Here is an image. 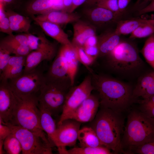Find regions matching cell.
I'll list each match as a JSON object with an SVG mask.
<instances>
[{
  "label": "cell",
  "instance_id": "1",
  "mask_svg": "<svg viewBox=\"0 0 154 154\" xmlns=\"http://www.w3.org/2000/svg\"><path fill=\"white\" fill-rule=\"evenodd\" d=\"M94 90L98 93L100 108L122 112L127 110L134 99L133 89L129 84L102 74L89 71Z\"/></svg>",
  "mask_w": 154,
  "mask_h": 154
},
{
  "label": "cell",
  "instance_id": "2",
  "mask_svg": "<svg viewBox=\"0 0 154 154\" xmlns=\"http://www.w3.org/2000/svg\"><path fill=\"white\" fill-rule=\"evenodd\" d=\"M121 112L100 108L90 127L94 130L102 144L114 153H122L121 139L124 129V119Z\"/></svg>",
  "mask_w": 154,
  "mask_h": 154
},
{
  "label": "cell",
  "instance_id": "3",
  "mask_svg": "<svg viewBox=\"0 0 154 154\" xmlns=\"http://www.w3.org/2000/svg\"><path fill=\"white\" fill-rule=\"evenodd\" d=\"M154 141V118L140 110L128 114L121 143L122 153L131 154L136 147Z\"/></svg>",
  "mask_w": 154,
  "mask_h": 154
},
{
  "label": "cell",
  "instance_id": "4",
  "mask_svg": "<svg viewBox=\"0 0 154 154\" xmlns=\"http://www.w3.org/2000/svg\"><path fill=\"white\" fill-rule=\"evenodd\" d=\"M106 56L108 67L123 78H130L139 76L144 65L137 47L127 41H120Z\"/></svg>",
  "mask_w": 154,
  "mask_h": 154
},
{
  "label": "cell",
  "instance_id": "5",
  "mask_svg": "<svg viewBox=\"0 0 154 154\" xmlns=\"http://www.w3.org/2000/svg\"><path fill=\"white\" fill-rule=\"evenodd\" d=\"M15 94L16 101L10 123L20 126L31 131L52 145L40 125L38 96L36 94L22 95Z\"/></svg>",
  "mask_w": 154,
  "mask_h": 154
},
{
  "label": "cell",
  "instance_id": "6",
  "mask_svg": "<svg viewBox=\"0 0 154 154\" xmlns=\"http://www.w3.org/2000/svg\"><path fill=\"white\" fill-rule=\"evenodd\" d=\"M72 86L70 79L51 80L45 78L38 96L39 104L52 116H58L62 113L67 95Z\"/></svg>",
  "mask_w": 154,
  "mask_h": 154
},
{
  "label": "cell",
  "instance_id": "7",
  "mask_svg": "<svg viewBox=\"0 0 154 154\" xmlns=\"http://www.w3.org/2000/svg\"><path fill=\"white\" fill-rule=\"evenodd\" d=\"M2 122L9 127L12 133L20 141L22 154H52V145L35 133L19 125Z\"/></svg>",
  "mask_w": 154,
  "mask_h": 154
},
{
  "label": "cell",
  "instance_id": "8",
  "mask_svg": "<svg viewBox=\"0 0 154 154\" xmlns=\"http://www.w3.org/2000/svg\"><path fill=\"white\" fill-rule=\"evenodd\" d=\"M43 67L38 66L31 70L23 73L18 77L8 80L14 92L19 95L36 94L39 92L45 81Z\"/></svg>",
  "mask_w": 154,
  "mask_h": 154
},
{
  "label": "cell",
  "instance_id": "9",
  "mask_svg": "<svg viewBox=\"0 0 154 154\" xmlns=\"http://www.w3.org/2000/svg\"><path fill=\"white\" fill-rule=\"evenodd\" d=\"M94 90L90 74L86 76L78 85L72 86L67 95L57 126L66 119L70 114L88 98Z\"/></svg>",
  "mask_w": 154,
  "mask_h": 154
},
{
  "label": "cell",
  "instance_id": "10",
  "mask_svg": "<svg viewBox=\"0 0 154 154\" xmlns=\"http://www.w3.org/2000/svg\"><path fill=\"white\" fill-rule=\"evenodd\" d=\"M38 36L39 42L38 47L26 56L23 73L35 68L43 61H50L56 55V44L49 41L42 33L40 34Z\"/></svg>",
  "mask_w": 154,
  "mask_h": 154
},
{
  "label": "cell",
  "instance_id": "11",
  "mask_svg": "<svg viewBox=\"0 0 154 154\" xmlns=\"http://www.w3.org/2000/svg\"><path fill=\"white\" fill-rule=\"evenodd\" d=\"M81 123L68 119L57 126L52 143L58 149L74 145L78 139Z\"/></svg>",
  "mask_w": 154,
  "mask_h": 154
},
{
  "label": "cell",
  "instance_id": "12",
  "mask_svg": "<svg viewBox=\"0 0 154 154\" xmlns=\"http://www.w3.org/2000/svg\"><path fill=\"white\" fill-rule=\"evenodd\" d=\"M0 81V119L3 123H10L16 101V95L8 80Z\"/></svg>",
  "mask_w": 154,
  "mask_h": 154
},
{
  "label": "cell",
  "instance_id": "13",
  "mask_svg": "<svg viewBox=\"0 0 154 154\" xmlns=\"http://www.w3.org/2000/svg\"><path fill=\"white\" fill-rule=\"evenodd\" d=\"M100 106L98 96L91 93L78 107L70 114L66 119H73L81 123L90 122L95 118Z\"/></svg>",
  "mask_w": 154,
  "mask_h": 154
},
{
  "label": "cell",
  "instance_id": "14",
  "mask_svg": "<svg viewBox=\"0 0 154 154\" xmlns=\"http://www.w3.org/2000/svg\"><path fill=\"white\" fill-rule=\"evenodd\" d=\"M84 12L89 22L95 27L109 23L119 17L110 10L97 6L87 7Z\"/></svg>",
  "mask_w": 154,
  "mask_h": 154
},
{
  "label": "cell",
  "instance_id": "15",
  "mask_svg": "<svg viewBox=\"0 0 154 154\" xmlns=\"http://www.w3.org/2000/svg\"><path fill=\"white\" fill-rule=\"evenodd\" d=\"M45 76L49 80L70 79L66 60L60 50L45 73Z\"/></svg>",
  "mask_w": 154,
  "mask_h": 154
},
{
  "label": "cell",
  "instance_id": "16",
  "mask_svg": "<svg viewBox=\"0 0 154 154\" xmlns=\"http://www.w3.org/2000/svg\"><path fill=\"white\" fill-rule=\"evenodd\" d=\"M73 36L72 43L74 46L83 48L87 39L96 35L95 27L89 22L80 20L74 23Z\"/></svg>",
  "mask_w": 154,
  "mask_h": 154
},
{
  "label": "cell",
  "instance_id": "17",
  "mask_svg": "<svg viewBox=\"0 0 154 154\" xmlns=\"http://www.w3.org/2000/svg\"><path fill=\"white\" fill-rule=\"evenodd\" d=\"M154 95V70L141 76L133 89V97L135 100L139 97L142 99Z\"/></svg>",
  "mask_w": 154,
  "mask_h": 154
},
{
  "label": "cell",
  "instance_id": "18",
  "mask_svg": "<svg viewBox=\"0 0 154 154\" xmlns=\"http://www.w3.org/2000/svg\"><path fill=\"white\" fill-rule=\"evenodd\" d=\"M27 56H11L5 68L0 74L1 80L16 78L23 73Z\"/></svg>",
  "mask_w": 154,
  "mask_h": 154
},
{
  "label": "cell",
  "instance_id": "19",
  "mask_svg": "<svg viewBox=\"0 0 154 154\" xmlns=\"http://www.w3.org/2000/svg\"><path fill=\"white\" fill-rule=\"evenodd\" d=\"M80 16L77 13L63 11H52L33 17L34 20L50 22L59 25L74 23L80 20Z\"/></svg>",
  "mask_w": 154,
  "mask_h": 154
},
{
  "label": "cell",
  "instance_id": "20",
  "mask_svg": "<svg viewBox=\"0 0 154 154\" xmlns=\"http://www.w3.org/2000/svg\"><path fill=\"white\" fill-rule=\"evenodd\" d=\"M120 36L115 31H108L98 37V57L105 56L109 54L120 42Z\"/></svg>",
  "mask_w": 154,
  "mask_h": 154
},
{
  "label": "cell",
  "instance_id": "21",
  "mask_svg": "<svg viewBox=\"0 0 154 154\" xmlns=\"http://www.w3.org/2000/svg\"><path fill=\"white\" fill-rule=\"evenodd\" d=\"M34 21L46 34L62 45H73L72 42L69 40L67 34L64 31L59 25L48 22L36 20Z\"/></svg>",
  "mask_w": 154,
  "mask_h": 154
},
{
  "label": "cell",
  "instance_id": "22",
  "mask_svg": "<svg viewBox=\"0 0 154 154\" xmlns=\"http://www.w3.org/2000/svg\"><path fill=\"white\" fill-rule=\"evenodd\" d=\"M59 50L66 60L69 76L72 85L73 86L79 62L75 48L73 45H62Z\"/></svg>",
  "mask_w": 154,
  "mask_h": 154
},
{
  "label": "cell",
  "instance_id": "23",
  "mask_svg": "<svg viewBox=\"0 0 154 154\" xmlns=\"http://www.w3.org/2000/svg\"><path fill=\"white\" fill-rule=\"evenodd\" d=\"M39 108L40 126L43 131L47 134L50 142L52 143L57 128L55 121L51 114L48 110L39 104Z\"/></svg>",
  "mask_w": 154,
  "mask_h": 154
},
{
  "label": "cell",
  "instance_id": "24",
  "mask_svg": "<svg viewBox=\"0 0 154 154\" xmlns=\"http://www.w3.org/2000/svg\"><path fill=\"white\" fill-rule=\"evenodd\" d=\"M80 147H96L103 146L96 133L90 127H84L79 130L78 135Z\"/></svg>",
  "mask_w": 154,
  "mask_h": 154
},
{
  "label": "cell",
  "instance_id": "25",
  "mask_svg": "<svg viewBox=\"0 0 154 154\" xmlns=\"http://www.w3.org/2000/svg\"><path fill=\"white\" fill-rule=\"evenodd\" d=\"M26 10L29 13L42 15L54 11L52 0H33L26 7Z\"/></svg>",
  "mask_w": 154,
  "mask_h": 154
},
{
  "label": "cell",
  "instance_id": "26",
  "mask_svg": "<svg viewBox=\"0 0 154 154\" xmlns=\"http://www.w3.org/2000/svg\"><path fill=\"white\" fill-rule=\"evenodd\" d=\"M143 22V19H132L119 21L115 32L118 35L131 34Z\"/></svg>",
  "mask_w": 154,
  "mask_h": 154
},
{
  "label": "cell",
  "instance_id": "27",
  "mask_svg": "<svg viewBox=\"0 0 154 154\" xmlns=\"http://www.w3.org/2000/svg\"><path fill=\"white\" fill-rule=\"evenodd\" d=\"M0 47L17 56H27L31 52L28 46L22 45L4 39L0 42Z\"/></svg>",
  "mask_w": 154,
  "mask_h": 154
},
{
  "label": "cell",
  "instance_id": "28",
  "mask_svg": "<svg viewBox=\"0 0 154 154\" xmlns=\"http://www.w3.org/2000/svg\"><path fill=\"white\" fill-rule=\"evenodd\" d=\"M110 150L104 146L75 147L67 150L66 154H110Z\"/></svg>",
  "mask_w": 154,
  "mask_h": 154
},
{
  "label": "cell",
  "instance_id": "29",
  "mask_svg": "<svg viewBox=\"0 0 154 154\" xmlns=\"http://www.w3.org/2000/svg\"><path fill=\"white\" fill-rule=\"evenodd\" d=\"M4 149L9 154H19L22 151L20 141L11 133L4 140Z\"/></svg>",
  "mask_w": 154,
  "mask_h": 154
},
{
  "label": "cell",
  "instance_id": "30",
  "mask_svg": "<svg viewBox=\"0 0 154 154\" xmlns=\"http://www.w3.org/2000/svg\"><path fill=\"white\" fill-rule=\"evenodd\" d=\"M141 52L146 61L154 70V34L146 40Z\"/></svg>",
  "mask_w": 154,
  "mask_h": 154
},
{
  "label": "cell",
  "instance_id": "31",
  "mask_svg": "<svg viewBox=\"0 0 154 154\" xmlns=\"http://www.w3.org/2000/svg\"><path fill=\"white\" fill-rule=\"evenodd\" d=\"M143 22L131 34L129 37L130 38H143L154 34V27L145 21L143 19Z\"/></svg>",
  "mask_w": 154,
  "mask_h": 154
},
{
  "label": "cell",
  "instance_id": "32",
  "mask_svg": "<svg viewBox=\"0 0 154 154\" xmlns=\"http://www.w3.org/2000/svg\"><path fill=\"white\" fill-rule=\"evenodd\" d=\"M139 102L140 110L147 116L154 118V95Z\"/></svg>",
  "mask_w": 154,
  "mask_h": 154
},
{
  "label": "cell",
  "instance_id": "33",
  "mask_svg": "<svg viewBox=\"0 0 154 154\" xmlns=\"http://www.w3.org/2000/svg\"><path fill=\"white\" fill-rule=\"evenodd\" d=\"M79 62L84 66L89 71L91 69L89 66L94 62L95 60L89 56L82 47L74 46Z\"/></svg>",
  "mask_w": 154,
  "mask_h": 154
},
{
  "label": "cell",
  "instance_id": "34",
  "mask_svg": "<svg viewBox=\"0 0 154 154\" xmlns=\"http://www.w3.org/2000/svg\"><path fill=\"white\" fill-rule=\"evenodd\" d=\"M6 13L10 22L20 24L30 28V21L25 17L9 10H7Z\"/></svg>",
  "mask_w": 154,
  "mask_h": 154
},
{
  "label": "cell",
  "instance_id": "35",
  "mask_svg": "<svg viewBox=\"0 0 154 154\" xmlns=\"http://www.w3.org/2000/svg\"><path fill=\"white\" fill-rule=\"evenodd\" d=\"M104 8L115 13L118 16L121 15L119 8L118 0H104L96 5Z\"/></svg>",
  "mask_w": 154,
  "mask_h": 154
},
{
  "label": "cell",
  "instance_id": "36",
  "mask_svg": "<svg viewBox=\"0 0 154 154\" xmlns=\"http://www.w3.org/2000/svg\"><path fill=\"white\" fill-rule=\"evenodd\" d=\"M154 154V141L139 146L134 150L131 154Z\"/></svg>",
  "mask_w": 154,
  "mask_h": 154
},
{
  "label": "cell",
  "instance_id": "37",
  "mask_svg": "<svg viewBox=\"0 0 154 154\" xmlns=\"http://www.w3.org/2000/svg\"><path fill=\"white\" fill-rule=\"evenodd\" d=\"M5 40L17 43L20 44L28 46V40L27 36L25 35H8L3 38Z\"/></svg>",
  "mask_w": 154,
  "mask_h": 154
},
{
  "label": "cell",
  "instance_id": "38",
  "mask_svg": "<svg viewBox=\"0 0 154 154\" xmlns=\"http://www.w3.org/2000/svg\"><path fill=\"white\" fill-rule=\"evenodd\" d=\"M7 50L0 47V74L5 68L11 56Z\"/></svg>",
  "mask_w": 154,
  "mask_h": 154
},
{
  "label": "cell",
  "instance_id": "39",
  "mask_svg": "<svg viewBox=\"0 0 154 154\" xmlns=\"http://www.w3.org/2000/svg\"><path fill=\"white\" fill-rule=\"evenodd\" d=\"M0 31L8 35H13L10 27V21L7 15L0 18Z\"/></svg>",
  "mask_w": 154,
  "mask_h": 154
},
{
  "label": "cell",
  "instance_id": "40",
  "mask_svg": "<svg viewBox=\"0 0 154 154\" xmlns=\"http://www.w3.org/2000/svg\"><path fill=\"white\" fill-rule=\"evenodd\" d=\"M25 34L27 38L28 46L31 51L36 50L38 47L39 42V36H36L28 33Z\"/></svg>",
  "mask_w": 154,
  "mask_h": 154
},
{
  "label": "cell",
  "instance_id": "41",
  "mask_svg": "<svg viewBox=\"0 0 154 154\" xmlns=\"http://www.w3.org/2000/svg\"><path fill=\"white\" fill-rule=\"evenodd\" d=\"M11 133L9 127L0 120V139L4 140Z\"/></svg>",
  "mask_w": 154,
  "mask_h": 154
},
{
  "label": "cell",
  "instance_id": "42",
  "mask_svg": "<svg viewBox=\"0 0 154 154\" xmlns=\"http://www.w3.org/2000/svg\"><path fill=\"white\" fill-rule=\"evenodd\" d=\"M83 48L86 53L90 57L95 60L98 57L99 50L97 46L86 47Z\"/></svg>",
  "mask_w": 154,
  "mask_h": 154
},
{
  "label": "cell",
  "instance_id": "43",
  "mask_svg": "<svg viewBox=\"0 0 154 154\" xmlns=\"http://www.w3.org/2000/svg\"><path fill=\"white\" fill-rule=\"evenodd\" d=\"M10 27L13 32H26L28 31L29 29L24 26L11 22H10Z\"/></svg>",
  "mask_w": 154,
  "mask_h": 154
},
{
  "label": "cell",
  "instance_id": "44",
  "mask_svg": "<svg viewBox=\"0 0 154 154\" xmlns=\"http://www.w3.org/2000/svg\"><path fill=\"white\" fill-rule=\"evenodd\" d=\"M4 7L6 6L11 7H15L20 5L22 3V0H0Z\"/></svg>",
  "mask_w": 154,
  "mask_h": 154
},
{
  "label": "cell",
  "instance_id": "45",
  "mask_svg": "<svg viewBox=\"0 0 154 154\" xmlns=\"http://www.w3.org/2000/svg\"><path fill=\"white\" fill-rule=\"evenodd\" d=\"M154 12V0L143 8L140 10L138 12L139 15H142L146 13Z\"/></svg>",
  "mask_w": 154,
  "mask_h": 154
},
{
  "label": "cell",
  "instance_id": "46",
  "mask_svg": "<svg viewBox=\"0 0 154 154\" xmlns=\"http://www.w3.org/2000/svg\"><path fill=\"white\" fill-rule=\"evenodd\" d=\"M98 37L96 35L91 36L86 40L84 47L97 46Z\"/></svg>",
  "mask_w": 154,
  "mask_h": 154
},
{
  "label": "cell",
  "instance_id": "47",
  "mask_svg": "<svg viewBox=\"0 0 154 154\" xmlns=\"http://www.w3.org/2000/svg\"><path fill=\"white\" fill-rule=\"evenodd\" d=\"M87 0H72L71 5L67 12L73 13L75 10L79 6L84 3Z\"/></svg>",
  "mask_w": 154,
  "mask_h": 154
},
{
  "label": "cell",
  "instance_id": "48",
  "mask_svg": "<svg viewBox=\"0 0 154 154\" xmlns=\"http://www.w3.org/2000/svg\"><path fill=\"white\" fill-rule=\"evenodd\" d=\"M53 11H62L63 0H52Z\"/></svg>",
  "mask_w": 154,
  "mask_h": 154
},
{
  "label": "cell",
  "instance_id": "49",
  "mask_svg": "<svg viewBox=\"0 0 154 154\" xmlns=\"http://www.w3.org/2000/svg\"><path fill=\"white\" fill-rule=\"evenodd\" d=\"M131 0H118L119 10L121 14L126 9Z\"/></svg>",
  "mask_w": 154,
  "mask_h": 154
},
{
  "label": "cell",
  "instance_id": "50",
  "mask_svg": "<svg viewBox=\"0 0 154 154\" xmlns=\"http://www.w3.org/2000/svg\"><path fill=\"white\" fill-rule=\"evenodd\" d=\"M104 0H87L84 3L87 7L96 5L97 3Z\"/></svg>",
  "mask_w": 154,
  "mask_h": 154
},
{
  "label": "cell",
  "instance_id": "51",
  "mask_svg": "<svg viewBox=\"0 0 154 154\" xmlns=\"http://www.w3.org/2000/svg\"><path fill=\"white\" fill-rule=\"evenodd\" d=\"M72 0H63V11L67 12L70 7Z\"/></svg>",
  "mask_w": 154,
  "mask_h": 154
},
{
  "label": "cell",
  "instance_id": "52",
  "mask_svg": "<svg viewBox=\"0 0 154 154\" xmlns=\"http://www.w3.org/2000/svg\"><path fill=\"white\" fill-rule=\"evenodd\" d=\"M4 140L0 139V154H4L5 152L3 148Z\"/></svg>",
  "mask_w": 154,
  "mask_h": 154
},
{
  "label": "cell",
  "instance_id": "53",
  "mask_svg": "<svg viewBox=\"0 0 154 154\" xmlns=\"http://www.w3.org/2000/svg\"><path fill=\"white\" fill-rule=\"evenodd\" d=\"M143 19L145 21L150 23L154 27V19Z\"/></svg>",
  "mask_w": 154,
  "mask_h": 154
},
{
  "label": "cell",
  "instance_id": "54",
  "mask_svg": "<svg viewBox=\"0 0 154 154\" xmlns=\"http://www.w3.org/2000/svg\"><path fill=\"white\" fill-rule=\"evenodd\" d=\"M145 0L147 1H151L153 0Z\"/></svg>",
  "mask_w": 154,
  "mask_h": 154
}]
</instances>
